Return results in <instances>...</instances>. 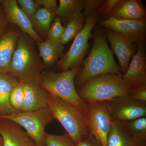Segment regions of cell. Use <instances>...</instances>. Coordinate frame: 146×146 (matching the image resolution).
Segmentation results:
<instances>
[{
    "label": "cell",
    "instance_id": "obj_6",
    "mask_svg": "<svg viewBox=\"0 0 146 146\" xmlns=\"http://www.w3.org/2000/svg\"><path fill=\"white\" fill-rule=\"evenodd\" d=\"M0 118L13 121L25 129L29 136L38 146H45V128L54 120L48 107L35 111L16 112L0 116Z\"/></svg>",
    "mask_w": 146,
    "mask_h": 146
},
{
    "label": "cell",
    "instance_id": "obj_25",
    "mask_svg": "<svg viewBox=\"0 0 146 146\" xmlns=\"http://www.w3.org/2000/svg\"><path fill=\"white\" fill-rule=\"evenodd\" d=\"M24 97V83L22 82H20L13 88L9 97L11 105L18 112L23 111Z\"/></svg>",
    "mask_w": 146,
    "mask_h": 146
},
{
    "label": "cell",
    "instance_id": "obj_34",
    "mask_svg": "<svg viewBox=\"0 0 146 146\" xmlns=\"http://www.w3.org/2000/svg\"><path fill=\"white\" fill-rule=\"evenodd\" d=\"M36 1L39 6H43L46 9L53 11L56 13L58 7L56 0H36Z\"/></svg>",
    "mask_w": 146,
    "mask_h": 146
},
{
    "label": "cell",
    "instance_id": "obj_35",
    "mask_svg": "<svg viewBox=\"0 0 146 146\" xmlns=\"http://www.w3.org/2000/svg\"><path fill=\"white\" fill-rule=\"evenodd\" d=\"M3 144V141L2 138L1 136V134H0V146H2Z\"/></svg>",
    "mask_w": 146,
    "mask_h": 146
},
{
    "label": "cell",
    "instance_id": "obj_2",
    "mask_svg": "<svg viewBox=\"0 0 146 146\" xmlns=\"http://www.w3.org/2000/svg\"><path fill=\"white\" fill-rule=\"evenodd\" d=\"M44 69L36 44L22 32L8 74L24 83L39 85Z\"/></svg>",
    "mask_w": 146,
    "mask_h": 146
},
{
    "label": "cell",
    "instance_id": "obj_11",
    "mask_svg": "<svg viewBox=\"0 0 146 146\" xmlns=\"http://www.w3.org/2000/svg\"><path fill=\"white\" fill-rule=\"evenodd\" d=\"M137 50L132 58L127 70L122 74L130 89L146 86V56L145 41L137 43Z\"/></svg>",
    "mask_w": 146,
    "mask_h": 146
},
{
    "label": "cell",
    "instance_id": "obj_21",
    "mask_svg": "<svg viewBox=\"0 0 146 146\" xmlns=\"http://www.w3.org/2000/svg\"><path fill=\"white\" fill-rule=\"evenodd\" d=\"M56 11L61 24L65 27L68 22L78 19L82 16L84 0H59Z\"/></svg>",
    "mask_w": 146,
    "mask_h": 146
},
{
    "label": "cell",
    "instance_id": "obj_8",
    "mask_svg": "<svg viewBox=\"0 0 146 146\" xmlns=\"http://www.w3.org/2000/svg\"><path fill=\"white\" fill-rule=\"evenodd\" d=\"M84 117L89 133L108 146V139L114 120L106 102L86 103Z\"/></svg>",
    "mask_w": 146,
    "mask_h": 146
},
{
    "label": "cell",
    "instance_id": "obj_13",
    "mask_svg": "<svg viewBox=\"0 0 146 146\" xmlns=\"http://www.w3.org/2000/svg\"><path fill=\"white\" fill-rule=\"evenodd\" d=\"M113 52L117 55L122 74L127 70L129 61L137 50V43H133L112 31L105 30Z\"/></svg>",
    "mask_w": 146,
    "mask_h": 146
},
{
    "label": "cell",
    "instance_id": "obj_17",
    "mask_svg": "<svg viewBox=\"0 0 146 146\" xmlns=\"http://www.w3.org/2000/svg\"><path fill=\"white\" fill-rule=\"evenodd\" d=\"M24 91L22 112L35 111L48 107V92L40 85L24 83Z\"/></svg>",
    "mask_w": 146,
    "mask_h": 146
},
{
    "label": "cell",
    "instance_id": "obj_4",
    "mask_svg": "<svg viewBox=\"0 0 146 146\" xmlns=\"http://www.w3.org/2000/svg\"><path fill=\"white\" fill-rule=\"evenodd\" d=\"M47 104L54 119L60 123L74 145L89 134L84 110L48 93Z\"/></svg>",
    "mask_w": 146,
    "mask_h": 146
},
{
    "label": "cell",
    "instance_id": "obj_20",
    "mask_svg": "<svg viewBox=\"0 0 146 146\" xmlns=\"http://www.w3.org/2000/svg\"><path fill=\"white\" fill-rule=\"evenodd\" d=\"M45 68L52 67L64 54L65 47L60 42L46 39L36 44Z\"/></svg>",
    "mask_w": 146,
    "mask_h": 146
},
{
    "label": "cell",
    "instance_id": "obj_29",
    "mask_svg": "<svg viewBox=\"0 0 146 146\" xmlns=\"http://www.w3.org/2000/svg\"><path fill=\"white\" fill-rule=\"evenodd\" d=\"M17 1L21 10L29 19L40 7L36 0H18Z\"/></svg>",
    "mask_w": 146,
    "mask_h": 146
},
{
    "label": "cell",
    "instance_id": "obj_24",
    "mask_svg": "<svg viewBox=\"0 0 146 146\" xmlns=\"http://www.w3.org/2000/svg\"><path fill=\"white\" fill-rule=\"evenodd\" d=\"M86 19L82 15L78 19L68 22L65 26V31L59 42L64 45L75 38L81 31L84 27Z\"/></svg>",
    "mask_w": 146,
    "mask_h": 146
},
{
    "label": "cell",
    "instance_id": "obj_26",
    "mask_svg": "<svg viewBox=\"0 0 146 146\" xmlns=\"http://www.w3.org/2000/svg\"><path fill=\"white\" fill-rule=\"evenodd\" d=\"M45 146H74V145L66 132L61 135L46 133Z\"/></svg>",
    "mask_w": 146,
    "mask_h": 146
},
{
    "label": "cell",
    "instance_id": "obj_7",
    "mask_svg": "<svg viewBox=\"0 0 146 146\" xmlns=\"http://www.w3.org/2000/svg\"><path fill=\"white\" fill-rule=\"evenodd\" d=\"M98 21V18L96 12L86 19L83 29L75 38L70 49L56 63V66L61 72L81 66L89 49V39Z\"/></svg>",
    "mask_w": 146,
    "mask_h": 146
},
{
    "label": "cell",
    "instance_id": "obj_27",
    "mask_svg": "<svg viewBox=\"0 0 146 146\" xmlns=\"http://www.w3.org/2000/svg\"><path fill=\"white\" fill-rule=\"evenodd\" d=\"M65 27L61 24L60 18L56 16L48 32L47 39L53 42H59L65 31Z\"/></svg>",
    "mask_w": 146,
    "mask_h": 146
},
{
    "label": "cell",
    "instance_id": "obj_33",
    "mask_svg": "<svg viewBox=\"0 0 146 146\" xmlns=\"http://www.w3.org/2000/svg\"><path fill=\"white\" fill-rule=\"evenodd\" d=\"M11 26L0 3V37L8 31Z\"/></svg>",
    "mask_w": 146,
    "mask_h": 146
},
{
    "label": "cell",
    "instance_id": "obj_3",
    "mask_svg": "<svg viewBox=\"0 0 146 146\" xmlns=\"http://www.w3.org/2000/svg\"><path fill=\"white\" fill-rule=\"evenodd\" d=\"M130 89L127 86L122 74H106L92 78L77 89L78 94L85 103L106 102L129 96Z\"/></svg>",
    "mask_w": 146,
    "mask_h": 146
},
{
    "label": "cell",
    "instance_id": "obj_31",
    "mask_svg": "<svg viewBox=\"0 0 146 146\" xmlns=\"http://www.w3.org/2000/svg\"><path fill=\"white\" fill-rule=\"evenodd\" d=\"M74 146H103L101 142L91 133L84 137Z\"/></svg>",
    "mask_w": 146,
    "mask_h": 146
},
{
    "label": "cell",
    "instance_id": "obj_5",
    "mask_svg": "<svg viewBox=\"0 0 146 146\" xmlns=\"http://www.w3.org/2000/svg\"><path fill=\"white\" fill-rule=\"evenodd\" d=\"M82 65L59 73H43L39 85L50 94L85 110L86 103L80 98L75 86L76 76Z\"/></svg>",
    "mask_w": 146,
    "mask_h": 146
},
{
    "label": "cell",
    "instance_id": "obj_9",
    "mask_svg": "<svg viewBox=\"0 0 146 146\" xmlns=\"http://www.w3.org/2000/svg\"><path fill=\"white\" fill-rule=\"evenodd\" d=\"M106 103L114 121L124 123L146 117V102L129 96L115 98Z\"/></svg>",
    "mask_w": 146,
    "mask_h": 146
},
{
    "label": "cell",
    "instance_id": "obj_23",
    "mask_svg": "<svg viewBox=\"0 0 146 146\" xmlns=\"http://www.w3.org/2000/svg\"><path fill=\"white\" fill-rule=\"evenodd\" d=\"M141 146H146V117H142L123 123Z\"/></svg>",
    "mask_w": 146,
    "mask_h": 146
},
{
    "label": "cell",
    "instance_id": "obj_14",
    "mask_svg": "<svg viewBox=\"0 0 146 146\" xmlns=\"http://www.w3.org/2000/svg\"><path fill=\"white\" fill-rule=\"evenodd\" d=\"M22 33L18 27L11 24L8 31L0 37V73L7 74L9 72L13 55Z\"/></svg>",
    "mask_w": 146,
    "mask_h": 146
},
{
    "label": "cell",
    "instance_id": "obj_32",
    "mask_svg": "<svg viewBox=\"0 0 146 146\" xmlns=\"http://www.w3.org/2000/svg\"><path fill=\"white\" fill-rule=\"evenodd\" d=\"M129 96L137 100L146 102V86L130 89Z\"/></svg>",
    "mask_w": 146,
    "mask_h": 146
},
{
    "label": "cell",
    "instance_id": "obj_1",
    "mask_svg": "<svg viewBox=\"0 0 146 146\" xmlns=\"http://www.w3.org/2000/svg\"><path fill=\"white\" fill-rule=\"evenodd\" d=\"M91 37L94 41L91 52L88 57L82 60L83 66L75 78L76 90L96 76L106 74H122L121 68L114 60L113 52L108 45L104 31L97 28Z\"/></svg>",
    "mask_w": 146,
    "mask_h": 146
},
{
    "label": "cell",
    "instance_id": "obj_22",
    "mask_svg": "<svg viewBox=\"0 0 146 146\" xmlns=\"http://www.w3.org/2000/svg\"><path fill=\"white\" fill-rule=\"evenodd\" d=\"M56 17L55 12L40 7L30 19L35 31L44 41L47 39L48 32Z\"/></svg>",
    "mask_w": 146,
    "mask_h": 146
},
{
    "label": "cell",
    "instance_id": "obj_36",
    "mask_svg": "<svg viewBox=\"0 0 146 146\" xmlns=\"http://www.w3.org/2000/svg\"><path fill=\"white\" fill-rule=\"evenodd\" d=\"M36 146H38L36 145Z\"/></svg>",
    "mask_w": 146,
    "mask_h": 146
},
{
    "label": "cell",
    "instance_id": "obj_28",
    "mask_svg": "<svg viewBox=\"0 0 146 146\" xmlns=\"http://www.w3.org/2000/svg\"><path fill=\"white\" fill-rule=\"evenodd\" d=\"M119 1V0L103 1L96 11L98 20L100 18L104 21L109 18L112 9Z\"/></svg>",
    "mask_w": 146,
    "mask_h": 146
},
{
    "label": "cell",
    "instance_id": "obj_12",
    "mask_svg": "<svg viewBox=\"0 0 146 146\" xmlns=\"http://www.w3.org/2000/svg\"><path fill=\"white\" fill-rule=\"evenodd\" d=\"M9 23L18 27L23 33L31 37L36 44L43 40L35 31L29 18L21 10L16 0H0Z\"/></svg>",
    "mask_w": 146,
    "mask_h": 146
},
{
    "label": "cell",
    "instance_id": "obj_10",
    "mask_svg": "<svg viewBox=\"0 0 146 146\" xmlns=\"http://www.w3.org/2000/svg\"><path fill=\"white\" fill-rule=\"evenodd\" d=\"M101 26L110 30L133 43L145 41L146 37V21L118 20L110 17L100 21Z\"/></svg>",
    "mask_w": 146,
    "mask_h": 146
},
{
    "label": "cell",
    "instance_id": "obj_15",
    "mask_svg": "<svg viewBox=\"0 0 146 146\" xmlns=\"http://www.w3.org/2000/svg\"><path fill=\"white\" fill-rule=\"evenodd\" d=\"M0 134L2 146H36L23 128L16 123L0 118Z\"/></svg>",
    "mask_w": 146,
    "mask_h": 146
},
{
    "label": "cell",
    "instance_id": "obj_16",
    "mask_svg": "<svg viewBox=\"0 0 146 146\" xmlns=\"http://www.w3.org/2000/svg\"><path fill=\"white\" fill-rule=\"evenodd\" d=\"M110 17L118 20L146 21V11L141 0H119Z\"/></svg>",
    "mask_w": 146,
    "mask_h": 146
},
{
    "label": "cell",
    "instance_id": "obj_30",
    "mask_svg": "<svg viewBox=\"0 0 146 146\" xmlns=\"http://www.w3.org/2000/svg\"><path fill=\"white\" fill-rule=\"evenodd\" d=\"M103 1L102 0H84L82 15L86 20L96 12Z\"/></svg>",
    "mask_w": 146,
    "mask_h": 146
},
{
    "label": "cell",
    "instance_id": "obj_19",
    "mask_svg": "<svg viewBox=\"0 0 146 146\" xmlns=\"http://www.w3.org/2000/svg\"><path fill=\"white\" fill-rule=\"evenodd\" d=\"M108 146H142L123 123L114 121L108 139Z\"/></svg>",
    "mask_w": 146,
    "mask_h": 146
},
{
    "label": "cell",
    "instance_id": "obj_18",
    "mask_svg": "<svg viewBox=\"0 0 146 146\" xmlns=\"http://www.w3.org/2000/svg\"><path fill=\"white\" fill-rule=\"evenodd\" d=\"M20 82L8 73H0V116L18 112L11 105L9 97L12 90Z\"/></svg>",
    "mask_w": 146,
    "mask_h": 146
}]
</instances>
